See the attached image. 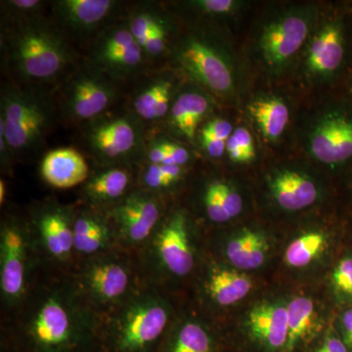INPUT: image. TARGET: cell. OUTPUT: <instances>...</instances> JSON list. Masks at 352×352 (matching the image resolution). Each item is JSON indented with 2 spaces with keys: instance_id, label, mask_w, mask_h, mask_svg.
Listing matches in <instances>:
<instances>
[{
  "instance_id": "obj_11",
  "label": "cell",
  "mask_w": 352,
  "mask_h": 352,
  "mask_svg": "<svg viewBox=\"0 0 352 352\" xmlns=\"http://www.w3.org/2000/svg\"><path fill=\"white\" fill-rule=\"evenodd\" d=\"M1 270L0 286L4 298L9 302L19 300L24 293L27 245L24 233L15 224L2 227Z\"/></svg>"
},
{
  "instance_id": "obj_13",
  "label": "cell",
  "mask_w": 352,
  "mask_h": 352,
  "mask_svg": "<svg viewBox=\"0 0 352 352\" xmlns=\"http://www.w3.org/2000/svg\"><path fill=\"white\" fill-rule=\"evenodd\" d=\"M312 155L324 164L344 163L352 157V120L340 113L329 115L315 129Z\"/></svg>"
},
{
  "instance_id": "obj_20",
  "label": "cell",
  "mask_w": 352,
  "mask_h": 352,
  "mask_svg": "<svg viewBox=\"0 0 352 352\" xmlns=\"http://www.w3.org/2000/svg\"><path fill=\"white\" fill-rule=\"evenodd\" d=\"M115 4L110 0H62L55 3V9L67 25L83 31L100 24Z\"/></svg>"
},
{
  "instance_id": "obj_34",
  "label": "cell",
  "mask_w": 352,
  "mask_h": 352,
  "mask_svg": "<svg viewBox=\"0 0 352 352\" xmlns=\"http://www.w3.org/2000/svg\"><path fill=\"white\" fill-rule=\"evenodd\" d=\"M332 283L340 296L352 300V256L342 258L336 266L333 271Z\"/></svg>"
},
{
  "instance_id": "obj_30",
  "label": "cell",
  "mask_w": 352,
  "mask_h": 352,
  "mask_svg": "<svg viewBox=\"0 0 352 352\" xmlns=\"http://www.w3.org/2000/svg\"><path fill=\"white\" fill-rule=\"evenodd\" d=\"M326 237L322 233H307L294 240L285 252V261L296 268L309 265L325 250Z\"/></svg>"
},
{
  "instance_id": "obj_41",
  "label": "cell",
  "mask_w": 352,
  "mask_h": 352,
  "mask_svg": "<svg viewBox=\"0 0 352 352\" xmlns=\"http://www.w3.org/2000/svg\"><path fill=\"white\" fill-rule=\"evenodd\" d=\"M201 142L208 156L217 159L226 151V141L219 140L208 136H201Z\"/></svg>"
},
{
  "instance_id": "obj_8",
  "label": "cell",
  "mask_w": 352,
  "mask_h": 352,
  "mask_svg": "<svg viewBox=\"0 0 352 352\" xmlns=\"http://www.w3.org/2000/svg\"><path fill=\"white\" fill-rule=\"evenodd\" d=\"M143 52L129 28L109 30L94 51L95 62L113 76H127L142 63Z\"/></svg>"
},
{
  "instance_id": "obj_17",
  "label": "cell",
  "mask_w": 352,
  "mask_h": 352,
  "mask_svg": "<svg viewBox=\"0 0 352 352\" xmlns=\"http://www.w3.org/2000/svg\"><path fill=\"white\" fill-rule=\"evenodd\" d=\"M273 196L278 205L286 210H300L316 201V186L307 176L296 171H284L273 179Z\"/></svg>"
},
{
  "instance_id": "obj_38",
  "label": "cell",
  "mask_w": 352,
  "mask_h": 352,
  "mask_svg": "<svg viewBox=\"0 0 352 352\" xmlns=\"http://www.w3.org/2000/svg\"><path fill=\"white\" fill-rule=\"evenodd\" d=\"M233 132V126L228 120L214 119L204 126V129H201V136L227 141L231 138Z\"/></svg>"
},
{
  "instance_id": "obj_10",
  "label": "cell",
  "mask_w": 352,
  "mask_h": 352,
  "mask_svg": "<svg viewBox=\"0 0 352 352\" xmlns=\"http://www.w3.org/2000/svg\"><path fill=\"white\" fill-rule=\"evenodd\" d=\"M161 217V208L153 196L134 193L113 210L122 238L131 244H139L150 237Z\"/></svg>"
},
{
  "instance_id": "obj_31",
  "label": "cell",
  "mask_w": 352,
  "mask_h": 352,
  "mask_svg": "<svg viewBox=\"0 0 352 352\" xmlns=\"http://www.w3.org/2000/svg\"><path fill=\"white\" fill-rule=\"evenodd\" d=\"M182 176V166L151 164L143 173V183L151 190L164 189L177 182Z\"/></svg>"
},
{
  "instance_id": "obj_43",
  "label": "cell",
  "mask_w": 352,
  "mask_h": 352,
  "mask_svg": "<svg viewBox=\"0 0 352 352\" xmlns=\"http://www.w3.org/2000/svg\"><path fill=\"white\" fill-rule=\"evenodd\" d=\"M316 352H347V346L338 338L331 337L325 340Z\"/></svg>"
},
{
  "instance_id": "obj_25",
  "label": "cell",
  "mask_w": 352,
  "mask_h": 352,
  "mask_svg": "<svg viewBox=\"0 0 352 352\" xmlns=\"http://www.w3.org/2000/svg\"><path fill=\"white\" fill-rule=\"evenodd\" d=\"M249 110L264 136L270 140L279 138L288 126V106L280 99H259L249 106Z\"/></svg>"
},
{
  "instance_id": "obj_44",
  "label": "cell",
  "mask_w": 352,
  "mask_h": 352,
  "mask_svg": "<svg viewBox=\"0 0 352 352\" xmlns=\"http://www.w3.org/2000/svg\"><path fill=\"white\" fill-rule=\"evenodd\" d=\"M13 7L17 8L18 10L29 11L34 10L41 3L38 0H13L9 2Z\"/></svg>"
},
{
  "instance_id": "obj_39",
  "label": "cell",
  "mask_w": 352,
  "mask_h": 352,
  "mask_svg": "<svg viewBox=\"0 0 352 352\" xmlns=\"http://www.w3.org/2000/svg\"><path fill=\"white\" fill-rule=\"evenodd\" d=\"M231 138L244 153L247 163L252 162L256 157V152H254V141H252V134L250 133V131L244 127H238V129H234Z\"/></svg>"
},
{
  "instance_id": "obj_45",
  "label": "cell",
  "mask_w": 352,
  "mask_h": 352,
  "mask_svg": "<svg viewBox=\"0 0 352 352\" xmlns=\"http://www.w3.org/2000/svg\"><path fill=\"white\" fill-rule=\"evenodd\" d=\"M6 197V185L3 180L0 182V203H3Z\"/></svg>"
},
{
  "instance_id": "obj_16",
  "label": "cell",
  "mask_w": 352,
  "mask_h": 352,
  "mask_svg": "<svg viewBox=\"0 0 352 352\" xmlns=\"http://www.w3.org/2000/svg\"><path fill=\"white\" fill-rule=\"evenodd\" d=\"M250 332L254 340L267 349L277 351L288 342L287 307L263 303L252 308L249 314Z\"/></svg>"
},
{
  "instance_id": "obj_40",
  "label": "cell",
  "mask_w": 352,
  "mask_h": 352,
  "mask_svg": "<svg viewBox=\"0 0 352 352\" xmlns=\"http://www.w3.org/2000/svg\"><path fill=\"white\" fill-rule=\"evenodd\" d=\"M206 12L223 14L232 10L235 4L232 0H201L197 2Z\"/></svg>"
},
{
  "instance_id": "obj_42",
  "label": "cell",
  "mask_w": 352,
  "mask_h": 352,
  "mask_svg": "<svg viewBox=\"0 0 352 352\" xmlns=\"http://www.w3.org/2000/svg\"><path fill=\"white\" fill-rule=\"evenodd\" d=\"M342 330L344 344L352 349V309L346 310L342 314Z\"/></svg>"
},
{
  "instance_id": "obj_1",
  "label": "cell",
  "mask_w": 352,
  "mask_h": 352,
  "mask_svg": "<svg viewBox=\"0 0 352 352\" xmlns=\"http://www.w3.org/2000/svg\"><path fill=\"white\" fill-rule=\"evenodd\" d=\"M76 295L63 285L39 292L7 336L4 352H101V325Z\"/></svg>"
},
{
  "instance_id": "obj_26",
  "label": "cell",
  "mask_w": 352,
  "mask_h": 352,
  "mask_svg": "<svg viewBox=\"0 0 352 352\" xmlns=\"http://www.w3.org/2000/svg\"><path fill=\"white\" fill-rule=\"evenodd\" d=\"M288 315V342L286 351H292L302 340L311 335L316 327V312L310 298L298 296L287 307Z\"/></svg>"
},
{
  "instance_id": "obj_29",
  "label": "cell",
  "mask_w": 352,
  "mask_h": 352,
  "mask_svg": "<svg viewBox=\"0 0 352 352\" xmlns=\"http://www.w3.org/2000/svg\"><path fill=\"white\" fill-rule=\"evenodd\" d=\"M131 182V176L122 168H111L97 173L87 183L85 194L96 203H107L120 198Z\"/></svg>"
},
{
  "instance_id": "obj_4",
  "label": "cell",
  "mask_w": 352,
  "mask_h": 352,
  "mask_svg": "<svg viewBox=\"0 0 352 352\" xmlns=\"http://www.w3.org/2000/svg\"><path fill=\"white\" fill-rule=\"evenodd\" d=\"M50 124V113L43 102L20 90L4 91L0 129L9 148L27 150L38 144Z\"/></svg>"
},
{
  "instance_id": "obj_14",
  "label": "cell",
  "mask_w": 352,
  "mask_h": 352,
  "mask_svg": "<svg viewBox=\"0 0 352 352\" xmlns=\"http://www.w3.org/2000/svg\"><path fill=\"white\" fill-rule=\"evenodd\" d=\"M41 171L43 179L51 186L68 189L85 182L89 168L80 152L72 148H61L44 157Z\"/></svg>"
},
{
  "instance_id": "obj_21",
  "label": "cell",
  "mask_w": 352,
  "mask_h": 352,
  "mask_svg": "<svg viewBox=\"0 0 352 352\" xmlns=\"http://www.w3.org/2000/svg\"><path fill=\"white\" fill-rule=\"evenodd\" d=\"M268 244L261 233L247 230L235 236L226 245V256L238 270L261 267L267 256Z\"/></svg>"
},
{
  "instance_id": "obj_2",
  "label": "cell",
  "mask_w": 352,
  "mask_h": 352,
  "mask_svg": "<svg viewBox=\"0 0 352 352\" xmlns=\"http://www.w3.org/2000/svg\"><path fill=\"white\" fill-rule=\"evenodd\" d=\"M170 312L152 293L134 296L100 326L101 352H157L166 337Z\"/></svg>"
},
{
  "instance_id": "obj_32",
  "label": "cell",
  "mask_w": 352,
  "mask_h": 352,
  "mask_svg": "<svg viewBox=\"0 0 352 352\" xmlns=\"http://www.w3.org/2000/svg\"><path fill=\"white\" fill-rule=\"evenodd\" d=\"M149 160L151 164L182 166L188 162L189 153L185 148L175 143L161 142L152 146Z\"/></svg>"
},
{
  "instance_id": "obj_5",
  "label": "cell",
  "mask_w": 352,
  "mask_h": 352,
  "mask_svg": "<svg viewBox=\"0 0 352 352\" xmlns=\"http://www.w3.org/2000/svg\"><path fill=\"white\" fill-rule=\"evenodd\" d=\"M85 294L99 305L122 302L131 283L129 266L119 259L101 258L92 261L82 271Z\"/></svg>"
},
{
  "instance_id": "obj_36",
  "label": "cell",
  "mask_w": 352,
  "mask_h": 352,
  "mask_svg": "<svg viewBox=\"0 0 352 352\" xmlns=\"http://www.w3.org/2000/svg\"><path fill=\"white\" fill-rule=\"evenodd\" d=\"M204 204H205L206 214L212 222L224 223V222L228 221L226 214H224L223 210H222L219 194H217L214 182H210L207 187V190H206Z\"/></svg>"
},
{
  "instance_id": "obj_12",
  "label": "cell",
  "mask_w": 352,
  "mask_h": 352,
  "mask_svg": "<svg viewBox=\"0 0 352 352\" xmlns=\"http://www.w3.org/2000/svg\"><path fill=\"white\" fill-rule=\"evenodd\" d=\"M307 34V20L300 16H286L267 25L261 39L267 63L272 66L286 63L302 47Z\"/></svg>"
},
{
  "instance_id": "obj_27",
  "label": "cell",
  "mask_w": 352,
  "mask_h": 352,
  "mask_svg": "<svg viewBox=\"0 0 352 352\" xmlns=\"http://www.w3.org/2000/svg\"><path fill=\"white\" fill-rule=\"evenodd\" d=\"M110 232L103 220L92 214H82L74 223V245L80 254H94L105 249Z\"/></svg>"
},
{
  "instance_id": "obj_28",
  "label": "cell",
  "mask_w": 352,
  "mask_h": 352,
  "mask_svg": "<svg viewBox=\"0 0 352 352\" xmlns=\"http://www.w3.org/2000/svg\"><path fill=\"white\" fill-rule=\"evenodd\" d=\"M171 82L166 80H153L146 85L134 100V109L142 119H161L168 112Z\"/></svg>"
},
{
  "instance_id": "obj_9",
  "label": "cell",
  "mask_w": 352,
  "mask_h": 352,
  "mask_svg": "<svg viewBox=\"0 0 352 352\" xmlns=\"http://www.w3.org/2000/svg\"><path fill=\"white\" fill-rule=\"evenodd\" d=\"M115 91L101 76L80 73L69 82L65 96V108L74 119L91 120L112 103Z\"/></svg>"
},
{
  "instance_id": "obj_15",
  "label": "cell",
  "mask_w": 352,
  "mask_h": 352,
  "mask_svg": "<svg viewBox=\"0 0 352 352\" xmlns=\"http://www.w3.org/2000/svg\"><path fill=\"white\" fill-rule=\"evenodd\" d=\"M88 139L97 154L106 159H116L133 150L138 134L131 120L118 118L92 127Z\"/></svg>"
},
{
  "instance_id": "obj_33",
  "label": "cell",
  "mask_w": 352,
  "mask_h": 352,
  "mask_svg": "<svg viewBox=\"0 0 352 352\" xmlns=\"http://www.w3.org/2000/svg\"><path fill=\"white\" fill-rule=\"evenodd\" d=\"M214 183L227 220L235 219L243 210L242 197L223 182L214 180Z\"/></svg>"
},
{
  "instance_id": "obj_18",
  "label": "cell",
  "mask_w": 352,
  "mask_h": 352,
  "mask_svg": "<svg viewBox=\"0 0 352 352\" xmlns=\"http://www.w3.org/2000/svg\"><path fill=\"white\" fill-rule=\"evenodd\" d=\"M38 230L45 249L54 258L63 259L69 256L74 245V226L68 215L60 208H50L41 214Z\"/></svg>"
},
{
  "instance_id": "obj_23",
  "label": "cell",
  "mask_w": 352,
  "mask_h": 352,
  "mask_svg": "<svg viewBox=\"0 0 352 352\" xmlns=\"http://www.w3.org/2000/svg\"><path fill=\"white\" fill-rule=\"evenodd\" d=\"M210 104L203 94L186 92L178 97L171 108V124L185 138H195L197 129L208 113Z\"/></svg>"
},
{
  "instance_id": "obj_3",
  "label": "cell",
  "mask_w": 352,
  "mask_h": 352,
  "mask_svg": "<svg viewBox=\"0 0 352 352\" xmlns=\"http://www.w3.org/2000/svg\"><path fill=\"white\" fill-rule=\"evenodd\" d=\"M14 68L28 80H46L56 76L68 63L69 51L58 34L39 23H28L11 36Z\"/></svg>"
},
{
  "instance_id": "obj_35",
  "label": "cell",
  "mask_w": 352,
  "mask_h": 352,
  "mask_svg": "<svg viewBox=\"0 0 352 352\" xmlns=\"http://www.w3.org/2000/svg\"><path fill=\"white\" fill-rule=\"evenodd\" d=\"M155 20L156 17L153 14L142 12L134 15L131 21L129 30L143 50L151 34Z\"/></svg>"
},
{
  "instance_id": "obj_24",
  "label": "cell",
  "mask_w": 352,
  "mask_h": 352,
  "mask_svg": "<svg viewBox=\"0 0 352 352\" xmlns=\"http://www.w3.org/2000/svg\"><path fill=\"white\" fill-rule=\"evenodd\" d=\"M157 352H214V340L200 323L187 321L164 337Z\"/></svg>"
},
{
  "instance_id": "obj_19",
  "label": "cell",
  "mask_w": 352,
  "mask_h": 352,
  "mask_svg": "<svg viewBox=\"0 0 352 352\" xmlns=\"http://www.w3.org/2000/svg\"><path fill=\"white\" fill-rule=\"evenodd\" d=\"M344 57V39L340 28L328 25L312 41L308 52V67L315 73H333Z\"/></svg>"
},
{
  "instance_id": "obj_37",
  "label": "cell",
  "mask_w": 352,
  "mask_h": 352,
  "mask_svg": "<svg viewBox=\"0 0 352 352\" xmlns=\"http://www.w3.org/2000/svg\"><path fill=\"white\" fill-rule=\"evenodd\" d=\"M166 31L161 20H155L149 38L144 47V52L151 56H157L166 50Z\"/></svg>"
},
{
  "instance_id": "obj_7",
  "label": "cell",
  "mask_w": 352,
  "mask_h": 352,
  "mask_svg": "<svg viewBox=\"0 0 352 352\" xmlns=\"http://www.w3.org/2000/svg\"><path fill=\"white\" fill-rule=\"evenodd\" d=\"M154 247L160 263L171 274L186 276L193 270V250L182 212H176L157 231Z\"/></svg>"
},
{
  "instance_id": "obj_6",
  "label": "cell",
  "mask_w": 352,
  "mask_h": 352,
  "mask_svg": "<svg viewBox=\"0 0 352 352\" xmlns=\"http://www.w3.org/2000/svg\"><path fill=\"white\" fill-rule=\"evenodd\" d=\"M178 59L190 75L212 91L224 94L232 89L233 76L228 65L207 43L188 39L180 48Z\"/></svg>"
},
{
  "instance_id": "obj_22",
  "label": "cell",
  "mask_w": 352,
  "mask_h": 352,
  "mask_svg": "<svg viewBox=\"0 0 352 352\" xmlns=\"http://www.w3.org/2000/svg\"><path fill=\"white\" fill-rule=\"evenodd\" d=\"M208 292L210 298L221 307L239 302L252 288L251 279L244 273L230 270H215L210 275Z\"/></svg>"
}]
</instances>
